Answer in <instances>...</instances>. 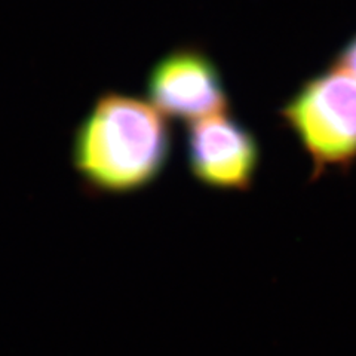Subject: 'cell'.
<instances>
[{
    "label": "cell",
    "instance_id": "obj_2",
    "mask_svg": "<svg viewBox=\"0 0 356 356\" xmlns=\"http://www.w3.org/2000/svg\"><path fill=\"white\" fill-rule=\"evenodd\" d=\"M310 161V180L356 165V81L328 65L300 82L277 110Z\"/></svg>",
    "mask_w": 356,
    "mask_h": 356
},
{
    "label": "cell",
    "instance_id": "obj_4",
    "mask_svg": "<svg viewBox=\"0 0 356 356\" xmlns=\"http://www.w3.org/2000/svg\"><path fill=\"white\" fill-rule=\"evenodd\" d=\"M188 171L202 186L226 192H250L257 180L261 147L255 134L230 113L187 125Z\"/></svg>",
    "mask_w": 356,
    "mask_h": 356
},
{
    "label": "cell",
    "instance_id": "obj_1",
    "mask_svg": "<svg viewBox=\"0 0 356 356\" xmlns=\"http://www.w3.org/2000/svg\"><path fill=\"white\" fill-rule=\"evenodd\" d=\"M172 150L171 127L143 98L107 91L74 129L72 162L92 195H127L153 184Z\"/></svg>",
    "mask_w": 356,
    "mask_h": 356
},
{
    "label": "cell",
    "instance_id": "obj_3",
    "mask_svg": "<svg viewBox=\"0 0 356 356\" xmlns=\"http://www.w3.org/2000/svg\"><path fill=\"white\" fill-rule=\"evenodd\" d=\"M149 104L166 119L193 124L230 113V98L216 61L197 44H181L153 64L146 77Z\"/></svg>",
    "mask_w": 356,
    "mask_h": 356
},
{
    "label": "cell",
    "instance_id": "obj_5",
    "mask_svg": "<svg viewBox=\"0 0 356 356\" xmlns=\"http://www.w3.org/2000/svg\"><path fill=\"white\" fill-rule=\"evenodd\" d=\"M330 64L348 73L356 81V33L344 42Z\"/></svg>",
    "mask_w": 356,
    "mask_h": 356
}]
</instances>
